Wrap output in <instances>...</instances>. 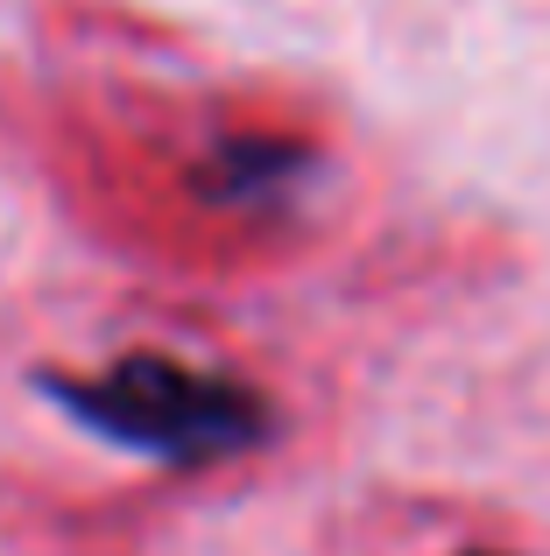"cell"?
Instances as JSON below:
<instances>
[{
    "mask_svg": "<svg viewBox=\"0 0 550 556\" xmlns=\"http://www.w3.org/2000/svg\"><path fill=\"white\" fill-rule=\"evenodd\" d=\"M57 402L71 408L78 422H92L99 437L127 451H149L163 465H212V458H234L240 444L254 437V402L240 388L212 374H191L163 353H127L113 359L107 374L78 380H42Z\"/></svg>",
    "mask_w": 550,
    "mask_h": 556,
    "instance_id": "obj_1",
    "label": "cell"
},
{
    "mask_svg": "<svg viewBox=\"0 0 550 556\" xmlns=\"http://www.w3.org/2000/svg\"><path fill=\"white\" fill-rule=\"evenodd\" d=\"M353 556H550L543 535L509 529L487 507H452L438 493H382L360 501Z\"/></svg>",
    "mask_w": 550,
    "mask_h": 556,
    "instance_id": "obj_2",
    "label": "cell"
}]
</instances>
